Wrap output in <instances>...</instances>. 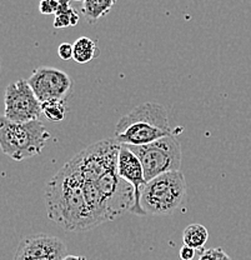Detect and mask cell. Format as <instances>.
Returning <instances> with one entry per match:
<instances>
[{"label":"cell","instance_id":"obj_11","mask_svg":"<svg viewBox=\"0 0 251 260\" xmlns=\"http://www.w3.org/2000/svg\"><path fill=\"white\" fill-rule=\"evenodd\" d=\"M73 47H74V56H73V59L79 64H86L89 61L94 60L99 53L96 43L93 39L86 37H82L75 40Z\"/></svg>","mask_w":251,"mask_h":260},{"label":"cell","instance_id":"obj_7","mask_svg":"<svg viewBox=\"0 0 251 260\" xmlns=\"http://www.w3.org/2000/svg\"><path fill=\"white\" fill-rule=\"evenodd\" d=\"M28 81L42 103L50 99L66 100L73 90L71 78L56 68H37Z\"/></svg>","mask_w":251,"mask_h":260},{"label":"cell","instance_id":"obj_19","mask_svg":"<svg viewBox=\"0 0 251 260\" xmlns=\"http://www.w3.org/2000/svg\"><path fill=\"white\" fill-rule=\"evenodd\" d=\"M61 260H86V259L85 256H82V255H69V254H66V255Z\"/></svg>","mask_w":251,"mask_h":260},{"label":"cell","instance_id":"obj_15","mask_svg":"<svg viewBox=\"0 0 251 260\" xmlns=\"http://www.w3.org/2000/svg\"><path fill=\"white\" fill-rule=\"evenodd\" d=\"M198 260H231L230 256L225 253L221 248L206 249L200 250V255Z\"/></svg>","mask_w":251,"mask_h":260},{"label":"cell","instance_id":"obj_20","mask_svg":"<svg viewBox=\"0 0 251 260\" xmlns=\"http://www.w3.org/2000/svg\"><path fill=\"white\" fill-rule=\"evenodd\" d=\"M59 3V5H65V4H70V0H56Z\"/></svg>","mask_w":251,"mask_h":260},{"label":"cell","instance_id":"obj_14","mask_svg":"<svg viewBox=\"0 0 251 260\" xmlns=\"http://www.w3.org/2000/svg\"><path fill=\"white\" fill-rule=\"evenodd\" d=\"M80 20V15L74 8H70L65 13H58L55 14L54 19V28L55 29H63L67 26H75Z\"/></svg>","mask_w":251,"mask_h":260},{"label":"cell","instance_id":"obj_6","mask_svg":"<svg viewBox=\"0 0 251 260\" xmlns=\"http://www.w3.org/2000/svg\"><path fill=\"white\" fill-rule=\"evenodd\" d=\"M4 105L5 118L18 123L35 120L43 114L42 102L25 79H19L7 86Z\"/></svg>","mask_w":251,"mask_h":260},{"label":"cell","instance_id":"obj_5","mask_svg":"<svg viewBox=\"0 0 251 260\" xmlns=\"http://www.w3.org/2000/svg\"><path fill=\"white\" fill-rule=\"evenodd\" d=\"M128 146L141 161L147 181L182 168V145L176 135H167L149 144Z\"/></svg>","mask_w":251,"mask_h":260},{"label":"cell","instance_id":"obj_21","mask_svg":"<svg viewBox=\"0 0 251 260\" xmlns=\"http://www.w3.org/2000/svg\"><path fill=\"white\" fill-rule=\"evenodd\" d=\"M73 2H84V0H73Z\"/></svg>","mask_w":251,"mask_h":260},{"label":"cell","instance_id":"obj_12","mask_svg":"<svg viewBox=\"0 0 251 260\" xmlns=\"http://www.w3.org/2000/svg\"><path fill=\"white\" fill-rule=\"evenodd\" d=\"M183 240L186 245L200 251L209 240V232L201 224H190L184 229Z\"/></svg>","mask_w":251,"mask_h":260},{"label":"cell","instance_id":"obj_16","mask_svg":"<svg viewBox=\"0 0 251 260\" xmlns=\"http://www.w3.org/2000/svg\"><path fill=\"white\" fill-rule=\"evenodd\" d=\"M59 9V3L56 0H40L39 12L44 15L56 14Z\"/></svg>","mask_w":251,"mask_h":260},{"label":"cell","instance_id":"obj_2","mask_svg":"<svg viewBox=\"0 0 251 260\" xmlns=\"http://www.w3.org/2000/svg\"><path fill=\"white\" fill-rule=\"evenodd\" d=\"M182 132V126L170 125L169 114L163 105L147 102L119 119L114 138L124 145H144Z\"/></svg>","mask_w":251,"mask_h":260},{"label":"cell","instance_id":"obj_13","mask_svg":"<svg viewBox=\"0 0 251 260\" xmlns=\"http://www.w3.org/2000/svg\"><path fill=\"white\" fill-rule=\"evenodd\" d=\"M43 114L47 116L48 120L58 123L64 120L66 115V105L64 99H50L42 103Z\"/></svg>","mask_w":251,"mask_h":260},{"label":"cell","instance_id":"obj_1","mask_svg":"<svg viewBox=\"0 0 251 260\" xmlns=\"http://www.w3.org/2000/svg\"><path fill=\"white\" fill-rule=\"evenodd\" d=\"M120 146L115 138L102 139L70 159L94 228L130 211L135 202L133 186L119 177Z\"/></svg>","mask_w":251,"mask_h":260},{"label":"cell","instance_id":"obj_17","mask_svg":"<svg viewBox=\"0 0 251 260\" xmlns=\"http://www.w3.org/2000/svg\"><path fill=\"white\" fill-rule=\"evenodd\" d=\"M58 55L61 60H70L74 56V47L70 43H63L58 48Z\"/></svg>","mask_w":251,"mask_h":260},{"label":"cell","instance_id":"obj_8","mask_svg":"<svg viewBox=\"0 0 251 260\" xmlns=\"http://www.w3.org/2000/svg\"><path fill=\"white\" fill-rule=\"evenodd\" d=\"M66 253L67 248L60 238L34 234L20 240L13 260H61Z\"/></svg>","mask_w":251,"mask_h":260},{"label":"cell","instance_id":"obj_3","mask_svg":"<svg viewBox=\"0 0 251 260\" xmlns=\"http://www.w3.org/2000/svg\"><path fill=\"white\" fill-rule=\"evenodd\" d=\"M50 137L39 119L18 123L3 116L0 120V146L3 153L15 161L39 155Z\"/></svg>","mask_w":251,"mask_h":260},{"label":"cell","instance_id":"obj_10","mask_svg":"<svg viewBox=\"0 0 251 260\" xmlns=\"http://www.w3.org/2000/svg\"><path fill=\"white\" fill-rule=\"evenodd\" d=\"M115 3L117 0H84L82 13L89 24H94L109 14Z\"/></svg>","mask_w":251,"mask_h":260},{"label":"cell","instance_id":"obj_9","mask_svg":"<svg viewBox=\"0 0 251 260\" xmlns=\"http://www.w3.org/2000/svg\"><path fill=\"white\" fill-rule=\"evenodd\" d=\"M118 173L119 177L128 181L134 189L135 202L133 207H131L130 213L139 216H145L144 210H142L141 204H140V199H141L142 189H144L145 184L148 181L145 179L144 168H142L141 161L128 145L121 144L120 150H119Z\"/></svg>","mask_w":251,"mask_h":260},{"label":"cell","instance_id":"obj_4","mask_svg":"<svg viewBox=\"0 0 251 260\" xmlns=\"http://www.w3.org/2000/svg\"><path fill=\"white\" fill-rule=\"evenodd\" d=\"M188 185L180 170L158 175L145 184L141 193V204L145 216H165L175 213L184 203Z\"/></svg>","mask_w":251,"mask_h":260},{"label":"cell","instance_id":"obj_18","mask_svg":"<svg viewBox=\"0 0 251 260\" xmlns=\"http://www.w3.org/2000/svg\"><path fill=\"white\" fill-rule=\"evenodd\" d=\"M195 254H196V249L191 248V246L184 244V245L180 248L179 258L180 260H194V258H195Z\"/></svg>","mask_w":251,"mask_h":260}]
</instances>
